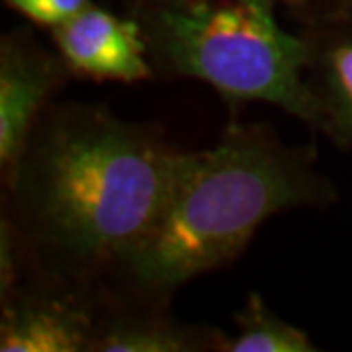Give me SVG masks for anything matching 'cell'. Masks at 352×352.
Listing matches in <instances>:
<instances>
[{"mask_svg": "<svg viewBox=\"0 0 352 352\" xmlns=\"http://www.w3.org/2000/svg\"><path fill=\"white\" fill-rule=\"evenodd\" d=\"M63 59L24 38H4L0 50V163L18 159L45 100L63 76Z\"/></svg>", "mask_w": 352, "mask_h": 352, "instance_id": "5", "label": "cell"}, {"mask_svg": "<svg viewBox=\"0 0 352 352\" xmlns=\"http://www.w3.org/2000/svg\"><path fill=\"white\" fill-rule=\"evenodd\" d=\"M305 80L315 104V127L352 135V34L327 20L303 25Z\"/></svg>", "mask_w": 352, "mask_h": 352, "instance_id": "7", "label": "cell"}, {"mask_svg": "<svg viewBox=\"0 0 352 352\" xmlns=\"http://www.w3.org/2000/svg\"><path fill=\"white\" fill-rule=\"evenodd\" d=\"M16 12L25 16L34 24L59 28L76 14L90 6V0H4Z\"/></svg>", "mask_w": 352, "mask_h": 352, "instance_id": "10", "label": "cell"}, {"mask_svg": "<svg viewBox=\"0 0 352 352\" xmlns=\"http://www.w3.org/2000/svg\"><path fill=\"white\" fill-rule=\"evenodd\" d=\"M270 0H135L153 71L194 78L229 100L266 102L315 126L305 41Z\"/></svg>", "mask_w": 352, "mask_h": 352, "instance_id": "3", "label": "cell"}, {"mask_svg": "<svg viewBox=\"0 0 352 352\" xmlns=\"http://www.w3.org/2000/svg\"><path fill=\"white\" fill-rule=\"evenodd\" d=\"M98 331L67 300L20 296L4 300L0 352L92 351Z\"/></svg>", "mask_w": 352, "mask_h": 352, "instance_id": "6", "label": "cell"}, {"mask_svg": "<svg viewBox=\"0 0 352 352\" xmlns=\"http://www.w3.org/2000/svg\"><path fill=\"white\" fill-rule=\"evenodd\" d=\"M276 8H282L302 25L315 24L337 14L342 6V0H270Z\"/></svg>", "mask_w": 352, "mask_h": 352, "instance_id": "11", "label": "cell"}, {"mask_svg": "<svg viewBox=\"0 0 352 352\" xmlns=\"http://www.w3.org/2000/svg\"><path fill=\"white\" fill-rule=\"evenodd\" d=\"M319 194L305 151L263 127H233L210 149L176 153L163 206L122 266L139 288L175 289L237 256L268 217Z\"/></svg>", "mask_w": 352, "mask_h": 352, "instance_id": "2", "label": "cell"}, {"mask_svg": "<svg viewBox=\"0 0 352 352\" xmlns=\"http://www.w3.org/2000/svg\"><path fill=\"white\" fill-rule=\"evenodd\" d=\"M175 161L149 127L96 106L51 108L8 166L18 227L71 270L124 264L163 206Z\"/></svg>", "mask_w": 352, "mask_h": 352, "instance_id": "1", "label": "cell"}, {"mask_svg": "<svg viewBox=\"0 0 352 352\" xmlns=\"http://www.w3.org/2000/svg\"><path fill=\"white\" fill-rule=\"evenodd\" d=\"M198 349L188 329L166 321H118L96 335L92 351L102 352H186Z\"/></svg>", "mask_w": 352, "mask_h": 352, "instance_id": "9", "label": "cell"}, {"mask_svg": "<svg viewBox=\"0 0 352 352\" xmlns=\"http://www.w3.org/2000/svg\"><path fill=\"white\" fill-rule=\"evenodd\" d=\"M237 333L221 342L227 352H311L315 346L302 329L272 314L261 296H251L237 314Z\"/></svg>", "mask_w": 352, "mask_h": 352, "instance_id": "8", "label": "cell"}, {"mask_svg": "<svg viewBox=\"0 0 352 352\" xmlns=\"http://www.w3.org/2000/svg\"><path fill=\"white\" fill-rule=\"evenodd\" d=\"M65 67L76 75L138 82L155 75L141 25L94 4L53 30Z\"/></svg>", "mask_w": 352, "mask_h": 352, "instance_id": "4", "label": "cell"}]
</instances>
